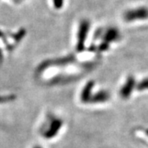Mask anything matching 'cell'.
I'll return each mask as SVG.
<instances>
[{
  "mask_svg": "<svg viewBox=\"0 0 148 148\" xmlns=\"http://www.w3.org/2000/svg\"><path fill=\"white\" fill-rule=\"evenodd\" d=\"M123 19L126 21H133L141 19H146L148 17V8H139L136 9L126 12L123 14Z\"/></svg>",
  "mask_w": 148,
  "mask_h": 148,
  "instance_id": "obj_1",
  "label": "cell"
},
{
  "mask_svg": "<svg viewBox=\"0 0 148 148\" xmlns=\"http://www.w3.org/2000/svg\"><path fill=\"white\" fill-rule=\"evenodd\" d=\"M90 24L87 21H84L80 26L79 36H78V49L83 47V43L85 41V39L87 36V32L89 30Z\"/></svg>",
  "mask_w": 148,
  "mask_h": 148,
  "instance_id": "obj_2",
  "label": "cell"
},
{
  "mask_svg": "<svg viewBox=\"0 0 148 148\" xmlns=\"http://www.w3.org/2000/svg\"><path fill=\"white\" fill-rule=\"evenodd\" d=\"M104 40H105V42H111V41H114L117 40L119 38V32H118V30L115 28H108L106 29L104 32Z\"/></svg>",
  "mask_w": 148,
  "mask_h": 148,
  "instance_id": "obj_3",
  "label": "cell"
}]
</instances>
